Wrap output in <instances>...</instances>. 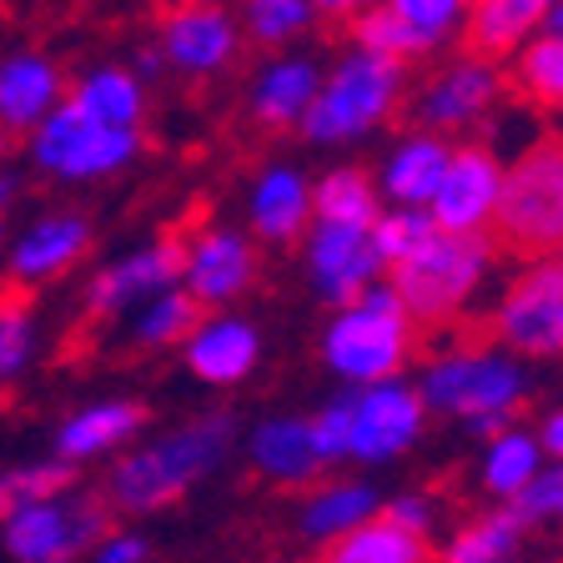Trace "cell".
<instances>
[{"mask_svg":"<svg viewBox=\"0 0 563 563\" xmlns=\"http://www.w3.org/2000/svg\"><path fill=\"white\" fill-rule=\"evenodd\" d=\"M236 418L227 408L197 412V418L176 422L172 433L152 438V443H136L117 457L111 483H106V498L121 514H156V508H172L191 483L211 478L222 468L236 448Z\"/></svg>","mask_w":563,"mask_h":563,"instance_id":"cell-1","label":"cell"},{"mask_svg":"<svg viewBox=\"0 0 563 563\" xmlns=\"http://www.w3.org/2000/svg\"><path fill=\"white\" fill-rule=\"evenodd\" d=\"M418 352V322L408 317L398 287L377 282L342 312H332L317 332V357L342 387H373L387 377H408L402 367Z\"/></svg>","mask_w":563,"mask_h":563,"instance_id":"cell-2","label":"cell"},{"mask_svg":"<svg viewBox=\"0 0 563 563\" xmlns=\"http://www.w3.org/2000/svg\"><path fill=\"white\" fill-rule=\"evenodd\" d=\"M402 96H408V66L367 51L347 46L328 70H322V91L302 121L307 146H357L373 131H383L398 117Z\"/></svg>","mask_w":563,"mask_h":563,"instance_id":"cell-3","label":"cell"},{"mask_svg":"<svg viewBox=\"0 0 563 563\" xmlns=\"http://www.w3.org/2000/svg\"><path fill=\"white\" fill-rule=\"evenodd\" d=\"M418 398L428 412L457 418L463 428L478 418H518L533 398V373L498 342H473V347H443L418 367Z\"/></svg>","mask_w":563,"mask_h":563,"instance_id":"cell-4","label":"cell"},{"mask_svg":"<svg viewBox=\"0 0 563 563\" xmlns=\"http://www.w3.org/2000/svg\"><path fill=\"white\" fill-rule=\"evenodd\" d=\"M493 232L528 262L563 252V136H533L514 162H504Z\"/></svg>","mask_w":563,"mask_h":563,"instance_id":"cell-5","label":"cell"},{"mask_svg":"<svg viewBox=\"0 0 563 563\" xmlns=\"http://www.w3.org/2000/svg\"><path fill=\"white\" fill-rule=\"evenodd\" d=\"M493 262H498L493 236L438 232L433 242H428V252H418L412 262L393 267L387 282L398 287V297H402L412 322L438 328V322H453V317L483 292V282L493 277Z\"/></svg>","mask_w":563,"mask_h":563,"instance_id":"cell-6","label":"cell"},{"mask_svg":"<svg viewBox=\"0 0 563 563\" xmlns=\"http://www.w3.org/2000/svg\"><path fill=\"white\" fill-rule=\"evenodd\" d=\"M488 328L518 363H563V252L523 262L504 282Z\"/></svg>","mask_w":563,"mask_h":563,"instance_id":"cell-7","label":"cell"},{"mask_svg":"<svg viewBox=\"0 0 563 563\" xmlns=\"http://www.w3.org/2000/svg\"><path fill=\"white\" fill-rule=\"evenodd\" d=\"M146 152V131H106L81 121L70 106L51 111L41 126L25 136V156L41 176L66 181V187H91V181H111L126 166L141 162Z\"/></svg>","mask_w":563,"mask_h":563,"instance_id":"cell-8","label":"cell"},{"mask_svg":"<svg viewBox=\"0 0 563 563\" xmlns=\"http://www.w3.org/2000/svg\"><path fill=\"white\" fill-rule=\"evenodd\" d=\"M504 96H508V70L498 60L463 51V56L433 66L412 86V126L453 141L463 131H473L478 121H493Z\"/></svg>","mask_w":563,"mask_h":563,"instance_id":"cell-9","label":"cell"},{"mask_svg":"<svg viewBox=\"0 0 563 563\" xmlns=\"http://www.w3.org/2000/svg\"><path fill=\"white\" fill-rule=\"evenodd\" d=\"M111 533V514L101 498L60 493L46 504L15 508L0 523V543L15 563H70L81 553H96V543Z\"/></svg>","mask_w":563,"mask_h":563,"instance_id":"cell-10","label":"cell"},{"mask_svg":"<svg viewBox=\"0 0 563 563\" xmlns=\"http://www.w3.org/2000/svg\"><path fill=\"white\" fill-rule=\"evenodd\" d=\"M181 272H187V242L172 232L152 236V242H141V246H131V252H121V257L101 262V267L91 272V282H86L81 307L96 322H106V317H131L141 302H152V297L181 287Z\"/></svg>","mask_w":563,"mask_h":563,"instance_id":"cell-11","label":"cell"},{"mask_svg":"<svg viewBox=\"0 0 563 563\" xmlns=\"http://www.w3.org/2000/svg\"><path fill=\"white\" fill-rule=\"evenodd\" d=\"M428 402L418 398L412 377H387L373 387H352V457L383 468L393 457L412 453L428 433Z\"/></svg>","mask_w":563,"mask_h":563,"instance_id":"cell-12","label":"cell"},{"mask_svg":"<svg viewBox=\"0 0 563 563\" xmlns=\"http://www.w3.org/2000/svg\"><path fill=\"white\" fill-rule=\"evenodd\" d=\"M156 46H162L172 70L191 76V81H207V76H222V70L236 66L242 21L227 11L222 0H176V5L162 11Z\"/></svg>","mask_w":563,"mask_h":563,"instance_id":"cell-13","label":"cell"},{"mask_svg":"<svg viewBox=\"0 0 563 563\" xmlns=\"http://www.w3.org/2000/svg\"><path fill=\"white\" fill-rule=\"evenodd\" d=\"M302 272L307 287L322 307L342 312L352 307L367 287L387 277L383 257L373 246V232L367 227H332V222H312L302 236Z\"/></svg>","mask_w":563,"mask_h":563,"instance_id":"cell-14","label":"cell"},{"mask_svg":"<svg viewBox=\"0 0 563 563\" xmlns=\"http://www.w3.org/2000/svg\"><path fill=\"white\" fill-rule=\"evenodd\" d=\"M257 277H262V252L242 227L207 222L201 232H191L181 287L197 297L201 312H232V302H242L257 287Z\"/></svg>","mask_w":563,"mask_h":563,"instance_id":"cell-15","label":"cell"},{"mask_svg":"<svg viewBox=\"0 0 563 563\" xmlns=\"http://www.w3.org/2000/svg\"><path fill=\"white\" fill-rule=\"evenodd\" d=\"M498 197H504V156L488 141H453V162H448L428 217L448 236H488Z\"/></svg>","mask_w":563,"mask_h":563,"instance_id":"cell-16","label":"cell"},{"mask_svg":"<svg viewBox=\"0 0 563 563\" xmlns=\"http://www.w3.org/2000/svg\"><path fill=\"white\" fill-rule=\"evenodd\" d=\"M91 242H96V227L86 211H46L25 232L11 236V246H5V277H11L15 292H35L46 282H60L70 267H81Z\"/></svg>","mask_w":563,"mask_h":563,"instance_id":"cell-17","label":"cell"},{"mask_svg":"<svg viewBox=\"0 0 563 563\" xmlns=\"http://www.w3.org/2000/svg\"><path fill=\"white\" fill-rule=\"evenodd\" d=\"M181 363L197 383L207 387H242L246 377L262 367L267 357V342H262V328L242 312H207L191 328V338L181 342Z\"/></svg>","mask_w":563,"mask_h":563,"instance_id":"cell-18","label":"cell"},{"mask_svg":"<svg viewBox=\"0 0 563 563\" xmlns=\"http://www.w3.org/2000/svg\"><path fill=\"white\" fill-rule=\"evenodd\" d=\"M246 236L267 246H292L317 222L312 207V176L297 162H267L246 181Z\"/></svg>","mask_w":563,"mask_h":563,"instance_id":"cell-19","label":"cell"},{"mask_svg":"<svg viewBox=\"0 0 563 563\" xmlns=\"http://www.w3.org/2000/svg\"><path fill=\"white\" fill-rule=\"evenodd\" d=\"M322 60L307 51H282L267 56L246 86V111L262 131H302L317 91H322Z\"/></svg>","mask_w":563,"mask_h":563,"instance_id":"cell-20","label":"cell"},{"mask_svg":"<svg viewBox=\"0 0 563 563\" xmlns=\"http://www.w3.org/2000/svg\"><path fill=\"white\" fill-rule=\"evenodd\" d=\"M70 76L46 51H11L0 56V131L5 136H31L51 111L66 106Z\"/></svg>","mask_w":563,"mask_h":563,"instance_id":"cell-21","label":"cell"},{"mask_svg":"<svg viewBox=\"0 0 563 563\" xmlns=\"http://www.w3.org/2000/svg\"><path fill=\"white\" fill-rule=\"evenodd\" d=\"M453 162V141L433 136V131H402L398 141H387L383 162H377L373 181L383 191V207H418L428 211L443 187V172Z\"/></svg>","mask_w":563,"mask_h":563,"instance_id":"cell-22","label":"cell"},{"mask_svg":"<svg viewBox=\"0 0 563 563\" xmlns=\"http://www.w3.org/2000/svg\"><path fill=\"white\" fill-rule=\"evenodd\" d=\"M146 402L136 398H101V402H86V408L66 412L56 428V457L60 463H91V457H111V453H126L136 448V438L146 433Z\"/></svg>","mask_w":563,"mask_h":563,"instance_id":"cell-23","label":"cell"},{"mask_svg":"<svg viewBox=\"0 0 563 563\" xmlns=\"http://www.w3.org/2000/svg\"><path fill=\"white\" fill-rule=\"evenodd\" d=\"M246 463L267 483H282V488H312L328 468L312 443V418H297V412H272V418L252 422Z\"/></svg>","mask_w":563,"mask_h":563,"instance_id":"cell-24","label":"cell"},{"mask_svg":"<svg viewBox=\"0 0 563 563\" xmlns=\"http://www.w3.org/2000/svg\"><path fill=\"white\" fill-rule=\"evenodd\" d=\"M66 106L91 126L146 131V86L121 60H101V66H86L81 76H70Z\"/></svg>","mask_w":563,"mask_h":563,"instance_id":"cell-25","label":"cell"},{"mask_svg":"<svg viewBox=\"0 0 563 563\" xmlns=\"http://www.w3.org/2000/svg\"><path fill=\"white\" fill-rule=\"evenodd\" d=\"M549 11L553 0H473L463 46H468V56L483 60H514L533 35H543Z\"/></svg>","mask_w":563,"mask_h":563,"instance_id":"cell-26","label":"cell"},{"mask_svg":"<svg viewBox=\"0 0 563 563\" xmlns=\"http://www.w3.org/2000/svg\"><path fill=\"white\" fill-rule=\"evenodd\" d=\"M383 514V498H377L373 483H357V478H328V483H312L302 498V514H297V528L302 539L312 543H338L347 539L352 528L373 523Z\"/></svg>","mask_w":563,"mask_h":563,"instance_id":"cell-27","label":"cell"},{"mask_svg":"<svg viewBox=\"0 0 563 563\" xmlns=\"http://www.w3.org/2000/svg\"><path fill=\"white\" fill-rule=\"evenodd\" d=\"M312 207H317V222H332V227H367L383 217V191H377L373 172L367 166H332L312 181Z\"/></svg>","mask_w":563,"mask_h":563,"instance_id":"cell-28","label":"cell"},{"mask_svg":"<svg viewBox=\"0 0 563 563\" xmlns=\"http://www.w3.org/2000/svg\"><path fill=\"white\" fill-rule=\"evenodd\" d=\"M543 463H549V457H543V448H539V433H533V428H523V422H514L504 438L483 443L478 483H483V493H493V498H498V504H514L518 493L539 478Z\"/></svg>","mask_w":563,"mask_h":563,"instance_id":"cell-29","label":"cell"},{"mask_svg":"<svg viewBox=\"0 0 563 563\" xmlns=\"http://www.w3.org/2000/svg\"><path fill=\"white\" fill-rule=\"evenodd\" d=\"M201 307L187 287H172V292L141 302L136 312L126 317V342L136 352H162V347H181L191 338V328L201 322Z\"/></svg>","mask_w":563,"mask_h":563,"instance_id":"cell-30","label":"cell"},{"mask_svg":"<svg viewBox=\"0 0 563 563\" xmlns=\"http://www.w3.org/2000/svg\"><path fill=\"white\" fill-rule=\"evenodd\" d=\"M322 563H438V553L428 539H412V533L393 528L383 514H377L373 523L352 528L347 539L328 543V549H322Z\"/></svg>","mask_w":563,"mask_h":563,"instance_id":"cell-31","label":"cell"},{"mask_svg":"<svg viewBox=\"0 0 563 563\" xmlns=\"http://www.w3.org/2000/svg\"><path fill=\"white\" fill-rule=\"evenodd\" d=\"M523 549V523L508 508H488L443 543L438 563H514Z\"/></svg>","mask_w":563,"mask_h":563,"instance_id":"cell-32","label":"cell"},{"mask_svg":"<svg viewBox=\"0 0 563 563\" xmlns=\"http://www.w3.org/2000/svg\"><path fill=\"white\" fill-rule=\"evenodd\" d=\"M508 86L539 111H563V41L559 35H533L508 66Z\"/></svg>","mask_w":563,"mask_h":563,"instance_id":"cell-33","label":"cell"},{"mask_svg":"<svg viewBox=\"0 0 563 563\" xmlns=\"http://www.w3.org/2000/svg\"><path fill=\"white\" fill-rule=\"evenodd\" d=\"M322 15L312 11V0H242V31L246 41L267 46L272 56L292 51L302 35H312V25Z\"/></svg>","mask_w":563,"mask_h":563,"instance_id":"cell-34","label":"cell"},{"mask_svg":"<svg viewBox=\"0 0 563 563\" xmlns=\"http://www.w3.org/2000/svg\"><path fill=\"white\" fill-rule=\"evenodd\" d=\"M347 31H352V46H357V51L383 56V60H398V66H408V60H418V56H433V51L418 41V31H412L402 15L387 11L383 0H377V5H367L363 15H352Z\"/></svg>","mask_w":563,"mask_h":563,"instance_id":"cell-35","label":"cell"},{"mask_svg":"<svg viewBox=\"0 0 563 563\" xmlns=\"http://www.w3.org/2000/svg\"><path fill=\"white\" fill-rule=\"evenodd\" d=\"M433 236H438V222L418 207H383V217L373 222V246H377V257H383L387 272L412 262L418 252H428Z\"/></svg>","mask_w":563,"mask_h":563,"instance_id":"cell-36","label":"cell"},{"mask_svg":"<svg viewBox=\"0 0 563 563\" xmlns=\"http://www.w3.org/2000/svg\"><path fill=\"white\" fill-rule=\"evenodd\" d=\"M35 342H41L35 307H31V297L11 287V292L0 297V387L15 383L35 363Z\"/></svg>","mask_w":563,"mask_h":563,"instance_id":"cell-37","label":"cell"},{"mask_svg":"<svg viewBox=\"0 0 563 563\" xmlns=\"http://www.w3.org/2000/svg\"><path fill=\"white\" fill-rule=\"evenodd\" d=\"M383 5L393 15H402L428 51H443L453 41H463V25H468V11H473V0H383Z\"/></svg>","mask_w":563,"mask_h":563,"instance_id":"cell-38","label":"cell"},{"mask_svg":"<svg viewBox=\"0 0 563 563\" xmlns=\"http://www.w3.org/2000/svg\"><path fill=\"white\" fill-rule=\"evenodd\" d=\"M76 483V468L60 463V457H46V463H21V468L0 473V508L15 514V508L46 504V498H60Z\"/></svg>","mask_w":563,"mask_h":563,"instance_id":"cell-39","label":"cell"},{"mask_svg":"<svg viewBox=\"0 0 563 563\" xmlns=\"http://www.w3.org/2000/svg\"><path fill=\"white\" fill-rule=\"evenodd\" d=\"M312 418V443H317V457L322 463H347L352 457V387H342V393H332L328 402L317 412H307Z\"/></svg>","mask_w":563,"mask_h":563,"instance_id":"cell-40","label":"cell"},{"mask_svg":"<svg viewBox=\"0 0 563 563\" xmlns=\"http://www.w3.org/2000/svg\"><path fill=\"white\" fill-rule=\"evenodd\" d=\"M523 528L539 523H563V463H543L539 478L518 493L514 504H504Z\"/></svg>","mask_w":563,"mask_h":563,"instance_id":"cell-41","label":"cell"},{"mask_svg":"<svg viewBox=\"0 0 563 563\" xmlns=\"http://www.w3.org/2000/svg\"><path fill=\"white\" fill-rule=\"evenodd\" d=\"M383 518L393 528H402V533H412V539H428L433 523H438V504H433V493L408 488V493H398V498H387Z\"/></svg>","mask_w":563,"mask_h":563,"instance_id":"cell-42","label":"cell"},{"mask_svg":"<svg viewBox=\"0 0 563 563\" xmlns=\"http://www.w3.org/2000/svg\"><path fill=\"white\" fill-rule=\"evenodd\" d=\"M146 553H152V543L141 539V533H131V528H121V533H106L96 543L91 563H146Z\"/></svg>","mask_w":563,"mask_h":563,"instance_id":"cell-43","label":"cell"},{"mask_svg":"<svg viewBox=\"0 0 563 563\" xmlns=\"http://www.w3.org/2000/svg\"><path fill=\"white\" fill-rule=\"evenodd\" d=\"M533 433H539V448H543V457H549V463H563V402L559 408H549L539 418V428H533Z\"/></svg>","mask_w":563,"mask_h":563,"instance_id":"cell-44","label":"cell"},{"mask_svg":"<svg viewBox=\"0 0 563 563\" xmlns=\"http://www.w3.org/2000/svg\"><path fill=\"white\" fill-rule=\"evenodd\" d=\"M162 70H166V56H162V46H156V41H152V46H136V51H131V76H136L141 86L156 81Z\"/></svg>","mask_w":563,"mask_h":563,"instance_id":"cell-45","label":"cell"},{"mask_svg":"<svg viewBox=\"0 0 563 563\" xmlns=\"http://www.w3.org/2000/svg\"><path fill=\"white\" fill-rule=\"evenodd\" d=\"M367 5H377V0H312V11L328 15V21H352V15H363Z\"/></svg>","mask_w":563,"mask_h":563,"instance_id":"cell-46","label":"cell"},{"mask_svg":"<svg viewBox=\"0 0 563 563\" xmlns=\"http://www.w3.org/2000/svg\"><path fill=\"white\" fill-rule=\"evenodd\" d=\"M15 197H21V176L5 172V176H0V222H5V211L15 207Z\"/></svg>","mask_w":563,"mask_h":563,"instance_id":"cell-47","label":"cell"},{"mask_svg":"<svg viewBox=\"0 0 563 563\" xmlns=\"http://www.w3.org/2000/svg\"><path fill=\"white\" fill-rule=\"evenodd\" d=\"M549 35H559L563 41V0H553V11H549V25H543Z\"/></svg>","mask_w":563,"mask_h":563,"instance_id":"cell-48","label":"cell"},{"mask_svg":"<svg viewBox=\"0 0 563 563\" xmlns=\"http://www.w3.org/2000/svg\"><path fill=\"white\" fill-rule=\"evenodd\" d=\"M5 156H11V136H5V131H0V176L11 172V166H5Z\"/></svg>","mask_w":563,"mask_h":563,"instance_id":"cell-49","label":"cell"},{"mask_svg":"<svg viewBox=\"0 0 563 563\" xmlns=\"http://www.w3.org/2000/svg\"><path fill=\"white\" fill-rule=\"evenodd\" d=\"M5 246H11V232H5V222H0V257H5Z\"/></svg>","mask_w":563,"mask_h":563,"instance_id":"cell-50","label":"cell"},{"mask_svg":"<svg viewBox=\"0 0 563 563\" xmlns=\"http://www.w3.org/2000/svg\"><path fill=\"white\" fill-rule=\"evenodd\" d=\"M0 518H5V508H0Z\"/></svg>","mask_w":563,"mask_h":563,"instance_id":"cell-51","label":"cell"}]
</instances>
